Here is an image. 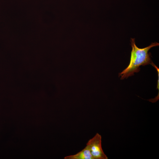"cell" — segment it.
I'll use <instances>...</instances> for the list:
<instances>
[{
  "label": "cell",
  "instance_id": "obj_2",
  "mask_svg": "<svg viewBox=\"0 0 159 159\" xmlns=\"http://www.w3.org/2000/svg\"><path fill=\"white\" fill-rule=\"evenodd\" d=\"M101 140V135L97 133L88 141L86 144L94 159H108L102 150Z\"/></svg>",
  "mask_w": 159,
  "mask_h": 159
},
{
  "label": "cell",
  "instance_id": "obj_1",
  "mask_svg": "<svg viewBox=\"0 0 159 159\" xmlns=\"http://www.w3.org/2000/svg\"><path fill=\"white\" fill-rule=\"evenodd\" d=\"M130 41L132 49L130 63L125 69L119 73L120 80L127 79L134 75L135 73L138 72L140 70V66L151 64L152 62L150 57L151 54L148 53V51L152 47L159 45V43L155 42L146 47L140 48L136 45L135 39L131 38Z\"/></svg>",
  "mask_w": 159,
  "mask_h": 159
},
{
  "label": "cell",
  "instance_id": "obj_3",
  "mask_svg": "<svg viewBox=\"0 0 159 159\" xmlns=\"http://www.w3.org/2000/svg\"><path fill=\"white\" fill-rule=\"evenodd\" d=\"M64 159H94L88 147L86 146L75 154L66 156Z\"/></svg>",
  "mask_w": 159,
  "mask_h": 159
}]
</instances>
